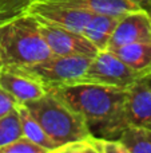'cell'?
<instances>
[{
	"label": "cell",
	"mask_w": 151,
	"mask_h": 153,
	"mask_svg": "<svg viewBox=\"0 0 151 153\" xmlns=\"http://www.w3.org/2000/svg\"><path fill=\"white\" fill-rule=\"evenodd\" d=\"M16 110H18V114H19V121H20L21 132H23L24 137L29 138L31 141L36 143L37 145L43 146V148L48 149L51 152L58 148L56 144L48 137L47 133L44 132V129L37 122V120L29 113L26 106L19 103L16 106Z\"/></svg>",
	"instance_id": "14"
},
{
	"label": "cell",
	"mask_w": 151,
	"mask_h": 153,
	"mask_svg": "<svg viewBox=\"0 0 151 153\" xmlns=\"http://www.w3.org/2000/svg\"><path fill=\"white\" fill-rule=\"evenodd\" d=\"M94 145L98 153H130L119 140H104L92 137Z\"/></svg>",
	"instance_id": "20"
},
{
	"label": "cell",
	"mask_w": 151,
	"mask_h": 153,
	"mask_svg": "<svg viewBox=\"0 0 151 153\" xmlns=\"http://www.w3.org/2000/svg\"><path fill=\"white\" fill-rule=\"evenodd\" d=\"M126 90L91 82H76L51 89V91L84 120L91 137L118 140L128 126L123 114Z\"/></svg>",
	"instance_id": "1"
},
{
	"label": "cell",
	"mask_w": 151,
	"mask_h": 153,
	"mask_svg": "<svg viewBox=\"0 0 151 153\" xmlns=\"http://www.w3.org/2000/svg\"><path fill=\"white\" fill-rule=\"evenodd\" d=\"M23 136L18 110H12L0 118V146L7 145Z\"/></svg>",
	"instance_id": "16"
},
{
	"label": "cell",
	"mask_w": 151,
	"mask_h": 153,
	"mask_svg": "<svg viewBox=\"0 0 151 153\" xmlns=\"http://www.w3.org/2000/svg\"><path fill=\"white\" fill-rule=\"evenodd\" d=\"M18 101L12 97L11 94H8L4 89L0 87V118L5 114H8L10 111L15 110L18 106Z\"/></svg>",
	"instance_id": "21"
},
{
	"label": "cell",
	"mask_w": 151,
	"mask_h": 153,
	"mask_svg": "<svg viewBox=\"0 0 151 153\" xmlns=\"http://www.w3.org/2000/svg\"><path fill=\"white\" fill-rule=\"evenodd\" d=\"M123 114L128 126L151 128V87L144 78L126 90Z\"/></svg>",
	"instance_id": "10"
},
{
	"label": "cell",
	"mask_w": 151,
	"mask_h": 153,
	"mask_svg": "<svg viewBox=\"0 0 151 153\" xmlns=\"http://www.w3.org/2000/svg\"><path fill=\"white\" fill-rule=\"evenodd\" d=\"M0 87L21 105L37 100L47 91L45 87L28 71L13 66L0 67Z\"/></svg>",
	"instance_id": "9"
},
{
	"label": "cell",
	"mask_w": 151,
	"mask_h": 153,
	"mask_svg": "<svg viewBox=\"0 0 151 153\" xmlns=\"http://www.w3.org/2000/svg\"><path fill=\"white\" fill-rule=\"evenodd\" d=\"M143 78L122 62L112 51H99L88 65L82 82L128 89L134 82Z\"/></svg>",
	"instance_id": "5"
},
{
	"label": "cell",
	"mask_w": 151,
	"mask_h": 153,
	"mask_svg": "<svg viewBox=\"0 0 151 153\" xmlns=\"http://www.w3.org/2000/svg\"><path fill=\"white\" fill-rule=\"evenodd\" d=\"M118 140L130 153H151V128L127 126Z\"/></svg>",
	"instance_id": "15"
},
{
	"label": "cell",
	"mask_w": 151,
	"mask_h": 153,
	"mask_svg": "<svg viewBox=\"0 0 151 153\" xmlns=\"http://www.w3.org/2000/svg\"><path fill=\"white\" fill-rule=\"evenodd\" d=\"M146 11H147V13H149L150 18H151V4L149 5V7H147V10H146Z\"/></svg>",
	"instance_id": "24"
},
{
	"label": "cell",
	"mask_w": 151,
	"mask_h": 153,
	"mask_svg": "<svg viewBox=\"0 0 151 153\" xmlns=\"http://www.w3.org/2000/svg\"><path fill=\"white\" fill-rule=\"evenodd\" d=\"M138 42H151V18L147 11L142 8L118 19L107 50Z\"/></svg>",
	"instance_id": "8"
},
{
	"label": "cell",
	"mask_w": 151,
	"mask_h": 153,
	"mask_svg": "<svg viewBox=\"0 0 151 153\" xmlns=\"http://www.w3.org/2000/svg\"><path fill=\"white\" fill-rule=\"evenodd\" d=\"M50 153H98L95 145H94L92 137L83 141H76V143L64 144L62 146H58Z\"/></svg>",
	"instance_id": "19"
},
{
	"label": "cell",
	"mask_w": 151,
	"mask_h": 153,
	"mask_svg": "<svg viewBox=\"0 0 151 153\" xmlns=\"http://www.w3.org/2000/svg\"><path fill=\"white\" fill-rule=\"evenodd\" d=\"M91 59V56L84 55H51L39 63L24 66L21 69L35 76L45 90H51L82 82Z\"/></svg>",
	"instance_id": "4"
},
{
	"label": "cell",
	"mask_w": 151,
	"mask_h": 153,
	"mask_svg": "<svg viewBox=\"0 0 151 153\" xmlns=\"http://www.w3.org/2000/svg\"><path fill=\"white\" fill-rule=\"evenodd\" d=\"M51 151L37 145L29 138L21 136L20 138L0 146V153H50Z\"/></svg>",
	"instance_id": "18"
},
{
	"label": "cell",
	"mask_w": 151,
	"mask_h": 153,
	"mask_svg": "<svg viewBox=\"0 0 151 153\" xmlns=\"http://www.w3.org/2000/svg\"><path fill=\"white\" fill-rule=\"evenodd\" d=\"M119 18L108 15H100V13H94L92 18L84 27L82 34L98 48L99 51L107 50L110 38L112 35L117 22Z\"/></svg>",
	"instance_id": "13"
},
{
	"label": "cell",
	"mask_w": 151,
	"mask_h": 153,
	"mask_svg": "<svg viewBox=\"0 0 151 153\" xmlns=\"http://www.w3.org/2000/svg\"><path fill=\"white\" fill-rule=\"evenodd\" d=\"M110 51L139 75L151 74V42L130 43Z\"/></svg>",
	"instance_id": "12"
},
{
	"label": "cell",
	"mask_w": 151,
	"mask_h": 153,
	"mask_svg": "<svg viewBox=\"0 0 151 153\" xmlns=\"http://www.w3.org/2000/svg\"><path fill=\"white\" fill-rule=\"evenodd\" d=\"M52 55L36 18L29 13L0 24V59L4 66L24 67Z\"/></svg>",
	"instance_id": "2"
},
{
	"label": "cell",
	"mask_w": 151,
	"mask_h": 153,
	"mask_svg": "<svg viewBox=\"0 0 151 153\" xmlns=\"http://www.w3.org/2000/svg\"><path fill=\"white\" fill-rule=\"evenodd\" d=\"M133 1L136 3V4L141 8H143V10H147V7H149V0H133Z\"/></svg>",
	"instance_id": "22"
},
{
	"label": "cell",
	"mask_w": 151,
	"mask_h": 153,
	"mask_svg": "<svg viewBox=\"0 0 151 153\" xmlns=\"http://www.w3.org/2000/svg\"><path fill=\"white\" fill-rule=\"evenodd\" d=\"M39 24L42 35L52 55H84L94 58L99 53L98 48L80 32L43 22H39Z\"/></svg>",
	"instance_id": "7"
},
{
	"label": "cell",
	"mask_w": 151,
	"mask_h": 153,
	"mask_svg": "<svg viewBox=\"0 0 151 153\" xmlns=\"http://www.w3.org/2000/svg\"><path fill=\"white\" fill-rule=\"evenodd\" d=\"M150 4H151V0H149V5H150Z\"/></svg>",
	"instance_id": "26"
},
{
	"label": "cell",
	"mask_w": 151,
	"mask_h": 153,
	"mask_svg": "<svg viewBox=\"0 0 151 153\" xmlns=\"http://www.w3.org/2000/svg\"><path fill=\"white\" fill-rule=\"evenodd\" d=\"M26 13H29L43 23L58 26L62 28L80 32V34L94 15L80 8L70 7V5L55 1H45V0L34 1Z\"/></svg>",
	"instance_id": "6"
},
{
	"label": "cell",
	"mask_w": 151,
	"mask_h": 153,
	"mask_svg": "<svg viewBox=\"0 0 151 153\" xmlns=\"http://www.w3.org/2000/svg\"><path fill=\"white\" fill-rule=\"evenodd\" d=\"M144 78V81L147 82V83L150 85V87H151V74H149V75H146V76H143Z\"/></svg>",
	"instance_id": "23"
},
{
	"label": "cell",
	"mask_w": 151,
	"mask_h": 153,
	"mask_svg": "<svg viewBox=\"0 0 151 153\" xmlns=\"http://www.w3.org/2000/svg\"><path fill=\"white\" fill-rule=\"evenodd\" d=\"M45 1L60 3L70 7L88 11L91 13H100L115 18H120L131 11L141 10V7L133 0H45Z\"/></svg>",
	"instance_id": "11"
},
{
	"label": "cell",
	"mask_w": 151,
	"mask_h": 153,
	"mask_svg": "<svg viewBox=\"0 0 151 153\" xmlns=\"http://www.w3.org/2000/svg\"><path fill=\"white\" fill-rule=\"evenodd\" d=\"M23 105L37 120L56 146L91 138L84 120L51 90Z\"/></svg>",
	"instance_id": "3"
},
{
	"label": "cell",
	"mask_w": 151,
	"mask_h": 153,
	"mask_svg": "<svg viewBox=\"0 0 151 153\" xmlns=\"http://www.w3.org/2000/svg\"><path fill=\"white\" fill-rule=\"evenodd\" d=\"M36 0H0V24L27 12Z\"/></svg>",
	"instance_id": "17"
},
{
	"label": "cell",
	"mask_w": 151,
	"mask_h": 153,
	"mask_svg": "<svg viewBox=\"0 0 151 153\" xmlns=\"http://www.w3.org/2000/svg\"><path fill=\"white\" fill-rule=\"evenodd\" d=\"M1 66H4V65H3V62H1V59H0V67Z\"/></svg>",
	"instance_id": "25"
}]
</instances>
